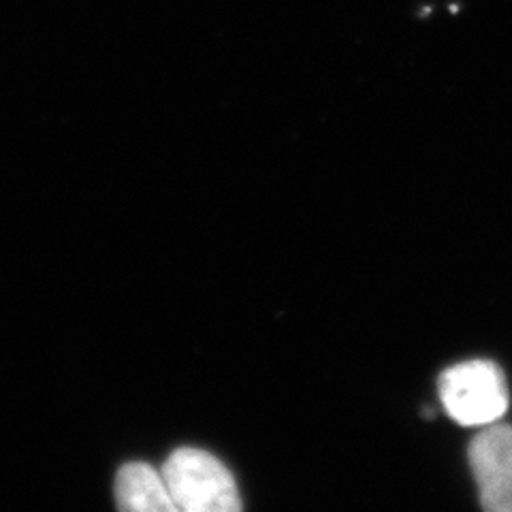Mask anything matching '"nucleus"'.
<instances>
[{
  "label": "nucleus",
  "mask_w": 512,
  "mask_h": 512,
  "mask_svg": "<svg viewBox=\"0 0 512 512\" xmlns=\"http://www.w3.org/2000/svg\"><path fill=\"white\" fill-rule=\"evenodd\" d=\"M160 474L182 512H242L233 474L201 448H178Z\"/></svg>",
  "instance_id": "nucleus-2"
},
{
  "label": "nucleus",
  "mask_w": 512,
  "mask_h": 512,
  "mask_svg": "<svg viewBox=\"0 0 512 512\" xmlns=\"http://www.w3.org/2000/svg\"><path fill=\"white\" fill-rule=\"evenodd\" d=\"M470 468L485 512H512V425L493 423L474 436Z\"/></svg>",
  "instance_id": "nucleus-3"
},
{
  "label": "nucleus",
  "mask_w": 512,
  "mask_h": 512,
  "mask_svg": "<svg viewBox=\"0 0 512 512\" xmlns=\"http://www.w3.org/2000/svg\"><path fill=\"white\" fill-rule=\"evenodd\" d=\"M118 512H182L158 470L143 461L126 463L116 478Z\"/></svg>",
  "instance_id": "nucleus-4"
},
{
  "label": "nucleus",
  "mask_w": 512,
  "mask_h": 512,
  "mask_svg": "<svg viewBox=\"0 0 512 512\" xmlns=\"http://www.w3.org/2000/svg\"><path fill=\"white\" fill-rule=\"evenodd\" d=\"M438 391L446 414L461 427H489L500 423L510 393L504 372L487 359L457 363L442 372Z\"/></svg>",
  "instance_id": "nucleus-1"
}]
</instances>
